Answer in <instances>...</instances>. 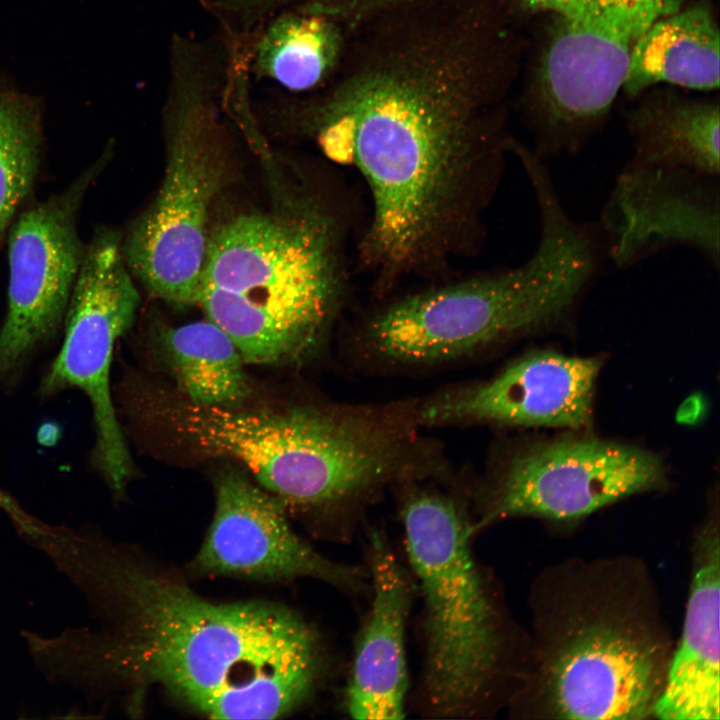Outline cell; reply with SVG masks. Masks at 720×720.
<instances>
[{"label": "cell", "instance_id": "ba28073f", "mask_svg": "<svg viewBox=\"0 0 720 720\" xmlns=\"http://www.w3.org/2000/svg\"><path fill=\"white\" fill-rule=\"evenodd\" d=\"M683 0H579L560 18L542 64L541 96L528 112L543 161L579 155L622 90L637 41Z\"/></svg>", "mask_w": 720, "mask_h": 720}, {"label": "cell", "instance_id": "52a82bcc", "mask_svg": "<svg viewBox=\"0 0 720 720\" xmlns=\"http://www.w3.org/2000/svg\"><path fill=\"white\" fill-rule=\"evenodd\" d=\"M170 66L164 177L154 200L122 236V252L134 279L152 296L186 308L198 305L209 211L224 185L227 151L214 57L196 41L177 37Z\"/></svg>", "mask_w": 720, "mask_h": 720}, {"label": "cell", "instance_id": "cb8c5ba5", "mask_svg": "<svg viewBox=\"0 0 720 720\" xmlns=\"http://www.w3.org/2000/svg\"><path fill=\"white\" fill-rule=\"evenodd\" d=\"M529 7L548 11L560 18L570 13L579 0H520Z\"/></svg>", "mask_w": 720, "mask_h": 720}, {"label": "cell", "instance_id": "d6986e66", "mask_svg": "<svg viewBox=\"0 0 720 720\" xmlns=\"http://www.w3.org/2000/svg\"><path fill=\"white\" fill-rule=\"evenodd\" d=\"M719 31L704 5L678 9L656 21L630 55L622 90L637 96L666 83L710 91L719 86Z\"/></svg>", "mask_w": 720, "mask_h": 720}, {"label": "cell", "instance_id": "9c48e42d", "mask_svg": "<svg viewBox=\"0 0 720 720\" xmlns=\"http://www.w3.org/2000/svg\"><path fill=\"white\" fill-rule=\"evenodd\" d=\"M139 304L122 252V234L97 229L86 245L71 293L63 342L38 387L42 399L69 390L85 395L94 427L89 464L116 495L134 475V463L113 399L111 367L114 347L132 327Z\"/></svg>", "mask_w": 720, "mask_h": 720}, {"label": "cell", "instance_id": "30bf717a", "mask_svg": "<svg viewBox=\"0 0 720 720\" xmlns=\"http://www.w3.org/2000/svg\"><path fill=\"white\" fill-rule=\"evenodd\" d=\"M654 454L596 438H564L495 457L470 482L472 533L508 518L584 517L664 481Z\"/></svg>", "mask_w": 720, "mask_h": 720}, {"label": "cell", "instance_id": "6da1fadb", "mask_svg": "<svg viewBox=\"0 0 720 720\" xmlns=\"http://www.w3.org/2000/svg\"><path fill=\"white\" fill-rule=\"evenodd\" d=\"M503 51L475 13L415 3L353 25L302 127L370 195L356 251L376 298L452 276L486 236L506 169Z\"/></svg>", "mask_w": 720, "mask_h": 720}, {"label": "cell", "instance_id": "8992f818", "mask_svg": "<svg viewBox=\"0 0 720 720\" xmlns=\"http://www.w3.org/2000/svg\"><path fill=\"white\" fill-rule=\"evenodd\" d=\"M162 423L201 453L243 465L285 506L317 512L334 529L353 520L380 488L388 452L364 403L296 405L280 412L159 400Z\"/></svg>", "mask_w": 720, "mask_h": 720}, {"label": "cell", "instance_id": "2e32d148", "mask_svg": "<svg viewBox=\"0 0 720 720\" xmlns=\"http://www.w3.org/2000/svg\"><path fill=\"white\" fill-rule=\"evenodd\" d=\"M366 563L371 605L354 646L345 711L353 719H403L409 689L405 633L417 586L380 529L368 532Z\"/></svg>", "mask_w": 720, "mask_h": 720}, {"label": "cell", "instance_id": "5bb4252c", "mask_svg": "<svg viewBox=\"0 0 720 720\" xmlns=\"http://www.w3.org/2000/svg\"><path fill=\"white\" fill-rule=\"evenodd\" d=\"M595 358L529 353L488 379L448 384L416 397L424 429L544 426L579 429L591 421Z\"/></svg>", "mask_w": 720, "mask_h": 720}, {"label": "cell", "instance_id": "8fae6325", "mask_svg": "<svg viewBox=\"0 0 720 720\" xmlns=\"http://www.w3.org/2000/svg\"><path fill=\"white\" fill-rule=\"evenodd\" d=\"M106 161L103 153L62 192L31 199L8 230L7 310L0 327V387L7 391L63 329L86 248L78 214Z\"/></svg>", "mask_w": 720, "mask_h": 720}, {"label": "cell", "instance_id": "603a6c76", "mask_svg": "<svg viewBox=\"0 0 720 720\" xmlns=\"http://www.w3.org/2000/svg\"><path fill=\"white\" fill-rule=\"evenodd\" d=\"M302 0H212L216 17L229 29L243 33L280 8Z\"/></svg>", "mask_w": 720, "mask_h": 720}, {"label": "cell", "instance_id": "4fadbf2b", "mask_svg": "<svg viewBox=\"0 0 720 720\" xmlns=\"http://www.w3.org/2000/svg\"><path fill=\"white\" fill-rule=\"evenodd\" d=\"M285 505L232 468L216 479L215 510L193 567L256 580L312 578L350 596L370 593L366 567L336 562L292 529Z\"/></svg>", "mask_w": 720, "mask_h": 720}, {"label": "cell", "instance_id": "ffe728a7", "mask_svg": "<svg viewBox=\"0 0 720 720\" xmlns=\"http://www.w3.org/2000/svg\"><path fill=\"white\" fill-rule=\"evenodd\" d=\"M163 361L182 397L202 406L238 408L250 394L244 359L229 335L208 318L157 335Z\"/></svg>", "mask_w": 720, "mask_h": 720}, {"label": "cell", "instance_id": "277c9868", "mask_svg": "<svg viewBox=\"0 0 720 720\" xmlns=\"http://www.w3.org/2000/svg\"><path fill=\"white\" fill-rule=\"evenodd\" d=\"M348 216L347 202L301 190L209 234L198 305L246 364L302 361L331 332L349 291Z\"/></svg>", "mask_w": 720, "mask_h": 720}, {"label": "cell", "instance_id": "7a4b0ae2", "mask_svg": "<svg viewBox=\"0 0 720 720\" xmlns=\"http://www.w3.org/2000/svg\"><path fill=\"white\" fill-rule=\"evenodd\" d=\"M104 575L121 615L108 656L113 669L196 712L277 718L312 696L324 675L318 633L290 609L211 601L134 563L111 564Z\"/></svg>", "mask_w": 720, "mask_h": 720}, {"label": "cell", "instance_id": "7c38bea8", "mask_svg": "<svg viewBox=\"0 0 720 720\" xmlns=\"http://www.w3.org/2000/svg\"><path fill=\"white\" fill-rule=\"evenodd\" d=\"M640 620L616 611L579 612L550 645L543 692L553 715L568 719H640L660 688V648Z\"/></svg>", "mask_w": 720, "mask_h": 720}, {"label": "cell", "instance_id": "9a60e30c", "mask_svg": "<svg viewBox=\"0 0 720 720\" xmlns=\"http://www.w3.org/2000/svg\"><path fill=\"white\" fill-rule=\"evenodd\" d=\"M620 270L670 248L720 267V176L684 168L621 169L596 220Z\"/></svg>", "mask_w": 720, "mask_h": 720}, {"label": "cell", "instance_id": "e0dca14e", "mask_svg": "<svg viewBox=\"0 0 720 720\" xmlns=\"http://www.w3.org/2000/svg\"><path fill=\"white\" fill-rule=\"evenodd\" d=\"M720 544L710 525L696 545L682 636L652 714L664 720H718Z\"/></svg>", "mask_w": 720, "mask_h": 720}, {"label": "cell", "instance_id": "7402d4cb", "mask_svg": "<svg viewBox=\"0 0 720 720\" xmlns=\"http://www.w3.org/2000/svg\"><path fill=\"white\" fill-rule=\"evenodd\" d=\"M43 154L41 105L0 81V252L16 215L32 199Z\"/></svg>", "mask_w": 720, "mask_h": 720}, {"label": "cell", "instance_id": "44dd1931", "mask_svg": "<svg viewBox=\"0 0 720 720\" xmlns=\"http://www.w3.org/2000/svg\"><path fill=\"white\" fill-rule=\"evenodd\" d=\"M344 41V29L336 17L303 4L273 19L248 57L262 76L303 92L327 82L339 63Z\"/></svg>", "mask_w": 720, "mask_h": 720}, {"label": "cell", "instance_id": "ac0fdd59", "mask_svg": "<svg viewBox=\"0 0 720 720\" xmlns=\"http://www.w3.org/2000/svg\"><path fill=\"white\" fill-rule=\"evenodd\" d=\"M719 105L672 95L647 99L626 119L632 151L621 168H684L720 176Z\"/></svg>", "mask_w": 720, "mask_h": 720}, {"label": "cell", "instance_id": "5b68a950", "mask_svg": "<svg viewBox=\"0 0 720 720\" xmlns=\"http://www.w3.org/2000/svg\"><path fill=\"white\" fill-rule=\"evenodd\" d=\"M393 492L422 597L416 711L432 719L487 718L511 676L510 639L492 581L473 551L468 481H414Z\"/></svg>", "mask_w": 720, "mask_h": 720}, {"label": "cell", "instance_id": "3957f363", "mask_svg": "<svg viewBox=\"0 0 720 720\" xmlns=\"http://www.w3.org/2000/svg\"><path fill=\"white\" fill-rule=\"evenodd\" d=\"M537 210L539 239L523 263L376 299L345 329L344 362L365 374L424 373L569 321L603 275L605 246L592 222L560 202Z\"/></svg>", "mask_w": 720, "mask_h": 720}]
</instances>
